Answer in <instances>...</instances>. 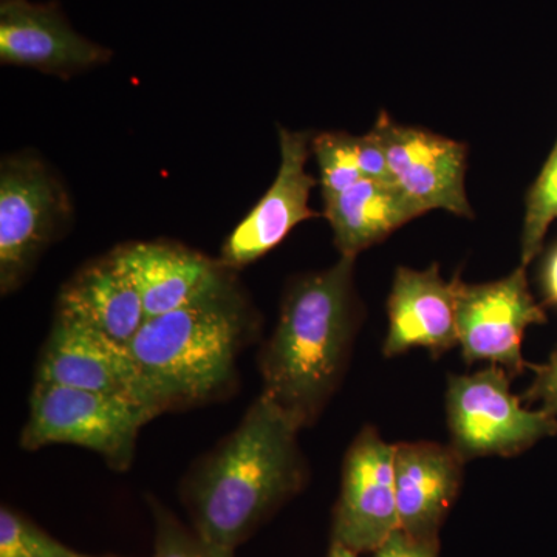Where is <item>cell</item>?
<instances>
[{"mask_svg":"<svg viewBox=\"0 0 557 557\" xmlns=\"http://www.w3.org/2000/svg\"><path fill=\"white\" fill-rule=\"evenodd\" d=\"M233 273L223 267L188 304L146 319L124 348L132 397L153 418L215 401L236 386L237 358L259 319Z\"/></svg>","mask_w":557,"mask_h":557,"instance_id":"6da1fadb","label":"cell"},{"mask_svg":"<svg viewBox=\"0 0 557 557\" xmlns=\"http://www.w3.org/2000/svg\"><path fill=\"white\" fill-rule=\"evenodd\" d=\"M300 429L260 395L239 426L197 463L186 479L194 531L220 553L236 548L309 480Z\"/></svg>","mask_w":557,"mask_h":557,"instance_id":"7a4b0ae2","label":"cell"},{"mask_svg":"<svg viewBox=\"0 0 557 557\" xmlns=\"http://www.w3.org/2000/svg\"><path fill=\"white\" fill-rule=\"evenodd\" d=\"M355 262L341 256L327 270L296 277L260 354L263 397L299 429L317 423L350 364L362 322Z\"/></svg>","mask_w":557,"mask_h":557,"instance_id":"3957f363","label":"cell"},{"mask_svg":"<svg viewBox=\"0 0 557 557\" xmlns=\"http://www.w3.org/2000/svg\"><path fill=\"white\" fill-rule=\"evenodd\" d=\"M153 420L129 395L104 394L35 381L30 417L21 446L35 450L72 445L100 454L109 467L127 471L134 461L139 431Z\"/></svg>","mask_w":557,"mask_h":557,"instance_id":"277c9868","label":"cell"},{"mask_svg":"<svg viewBox=\"0 0 557 557\" xmlns=\"http://www.w3.org/2000/svg\"><path fill=\"white\" fill-rule=\"evenodd\" d=\"M511 375L490 364L469 375H449L446 421L450 446L465 461L516 457L557 434V418L531 410L511 392Z\"/></svg>","mask_w":557,"mask_h":557,"instance_id":"5b68a950","label":"cell"},{"mask_svg":"<svg viewBox=\"0 0 557 557\" xmlns=\"http://www.w3.org/2000/svg\"><path fill=\"white\" fill-rule=\"evenodd\" d=\"M61 180L32 153L10 156L0 166V292L10 295L72 220Z\"/></svg>","mask_w":557,"mask_h":557,"instance_id":"8992f818","label":"cell"},{"mask_svg":"<svg viewBox=\"0 0 557 557\" xmlns=\"http://www.w3.org/2000/svg\"><path fill=\"white\" fill-rule=\"evenodd\" d=\"M525 269L486 284H467L457 274L458 347L467 364L490 362L511 379L531 368L523 336L531 325L545 324L547 314L531 295Z\"/></svg>","mask_w":557,"mask_h":557,"instance_id":"52a82bcc","label":"cell"},{"mask_svg":"<svg viewBox=\"0 0 557 557\" xmlns=\"http://www.w3.org/2000/svg\"><path fill=\"white\" fill-rule=\"evenodd\" d=\"M398 530L395 443L368 424L344 456L332 541L364 555L376 552Z\"/></svg>","mask_w":557,"mask_h":557,"instance_id":"ba28073f","label":"cell"},{"mask_svg":"<svg viewBox=\"0 0 557 557\" xmlns=\"http://www.w3.org/2000/svg\"><path fill=\"white\" fill-rule=\"evenodd\" d=\"M373 131L386 150L392 183L423 212L443 209L472 219L468 200V148L420 127L401 126L381 113Z\"/></svg>","mask_w":557,"mask_h":557,"instance_id":"9c48e42d","label":"cell"},{"mask_svg":"<svg viewBox=\"0 0 557 557\" xmlns=\"http://www.w3.org/2000/svg\"><path fill=\"white\" fill-rule=\"evenodd\" d=\"M311 141L310 132L278 127L281 164L276 178L223 244L219 262L226 270L251 265L276 248L299 223L319 218L309 205L311 189L317 185V178L307 171Z\"/></svg>","mask_w":557,"mask_h":557,"instance_id":"30bf717a","label":"cell"},{"mask_svg":"<svg viewBox=\"0 0 557 557\" xmlns=\"http://www.w3.org/2000/svg\"><path fill=\"white\" fill-rule=\"evenodd\" d=\"M112 51L72 27L60 3L0 0V62L70 78L108 64Z\"/></svg>","mask_w":557,"mask_h":557,"instance_id":"8fae6325","label":"cell"},{"mask_svg":"<svg viewBox=\"0 0 557 557\" xmlns=\"http://www.w3.org/2000/svg\"><path fill=\"white\" fill-rule=\"evenodd\" d=\"M386 358L424 348L432 358L458 346L457 276L445 281L437 263L426 270L399 267L387 299Z\"/></svg>","mask_w":557,"mask_h":557,"instance_id":"7c38bea8","label":"cell"},{"mask_svg":"<svg viewBox=\"0 0 557 557\" xmlns=\"http://www.w3.org/2000/svg\"><path fill=\"white\" fill-rule=\"evenodd\" d=\"M465 465L450 445L395 443L399 530L421 541H440L443 522L463 485Z\"/></svg>","mask_w":557,"mask_h":557,"instance_id":"4fadbf2b","label":"cell"},{"mask_svg":"<svg viewBox=\"0 0 557 557\" xmlns=\"http://www.w3.org/2000/svg\"><path fill=\"white\" fill-rule=\"evenodd\" d=\"M57 314L127 347L145 324L146 313L119 248L70 278L58 298Z\"/></svg>","mask_w":557,"mask_h":557,"instance_id":"5bb4252c","label":"cell"},{"mask_svg":"<svg viewBox=\"0 0 557 557\" xmlns=\"http://www.w3.org/2000/svg\"><path fill=\"white\" fill-rule=\"evenodd\" d=\"M36 381L132 397L124 348L61 314H54Z\"/></svg>","mask_w":557,"mask_h":557,"instance_id":"9a60e30c","label":"cell"},{"mask_svg":"<svg viewBox=\"0 0 557 557\" xmlns=\"http://www.w3.org/2000/svg\"><path fill=\"white\" fill-rule=\"evenodd\" d=\"M119 249L141 296L146 319L185 306L223 269L219 260L172 242H137Z\"/></svg>","mask_w":557,"mask_h":557,"instance_id":"2e32d148","label":"cell"},{"mask_svg":"<svg viewBox=\"0 0 557 557\" xmlns=\"http://www.w3.org/2000/svg\"><path fill=\"white\" fill-rule=\"evenodd\" d=\"M424 212L394 183L362 178L357 185L324 201V215L343 258L387 239L410 220Z\"/></svg>","mask_w":557,"mask_h":557,"instance_id":"e0dca14e","label":"cell"},{"mask_svg":"<svg viewBox=\"0 0 557 557\" xmlns=\"http://www.w3.org/2000/svg\"><path fill=\"white\" fill-rule=\"evenodd\" d=\"M557 220V141L549 153L544 170L531 186L527 196L525 219H523L520 260L522 267L530 265L544 247L545 236Z\"/></svg>","mask_w":557,"mask_h":557,"instance_id":"ac0fdd59","label":"cell"},{"mask_svg":"<svg viewBox=\"0 0 557 557\" xmlns=\"http://www.w3.org/2000/svg\"><path fill=\"white\" fill-rule=\"evenodd\" d=\"M311 153L321 172L322 197L333 199L362 180L358 163L357 137L346 132H322L313 135Z\"/></svg>","mask_w":557,"mask_h":557,"instance_id":"d6986e66","label":"cell"},{"mask_svg":"<svg viewBox=\"0 0 557 557\" xmlns=\"http://www.w3.org/2000/svg\"><path fill=\"white\" fill-rule=\"evenodd\" d=\"M0 557H78L10 507L0 509Z\"/></svg>","mask_w":557,"mask_h":557,"instance_id":"ffe728a7","label":"cell"},{"mask_svg":"<svg viewBox=\"0 0 557 557\" xmlns=\"http://www.w3.org/2000/svg\"><path fill=\"white\" fill-rule=\"evenodd\" d=\"M150 509L156 523L153 557H233L214 552L196 531L182 525L159 502H150Z\"/></svg>","mask_w":557,"mask_h":557,"instance_id":"44dd1931","label":"cell"},{"mask_svg":"<svg viewBox=\"0 0 557 557\" xmlns=\"http://www.w3.org/2000/svg\"><path fill=\"white\" fill-rule=\"evenodd\" d=\"M358 163L362 178L391 182L386 150L375 131L357 137Z\"/></svg>","mask_w":557,"mask_h":557,"instance_id":"7402d4cb","label":"cell"},{"mask_svg":"<svg viewBox=\"0 0 557 557\" xmlns=\"http://www.w3.org/2000/svg\"><path fill=\"white\" fill-rule=\"evenodd\" d=\"M522 401L541 403L542 409L557 418V347L548 361L536 368V376Z\"/></svg>","mask_w":557,"mask_h":557,"instance_id":"603a6c76","label":"cell"},{"mask_svg":"<svg viewBox=\"0 0 557 557\" xmlns=\"http://www.w3.org/2000/svg\"><path fill=\"white\" fill-rule=\"evenodd\" d=\"M372 557H440V541H421L398 530Z\"/></svg>","mask_w":557,"mask_h":557,"instance_id":"cb8c5ba5","label":"cell"},{"mask_svg":"<svg viewBox=\"0 0 557 557\" xmlns=\"http://www.w3.org/2000/svg\"><path fill=\"white\" fill-rule=\"evenodd\" d=\"M542 289L545 299L557 306V245L548 252L542 267Z\"/></svg>","mask_w":557,"mask_h":557,"instance_id":"d4e9b609","label":"cell"},{"mask_svg":"<svg viewBox=\"0 0 557 557\" xmlns=\"http://www.w3.org/2000/svg\"><path fill=\"white\" fill-rule=\"evenodd\" d=\"M327 557H361V555L354 552V549L347 548L346 545L339 544V542L332 541Z\"/></svg>","mask_w":557,"mask_h":557,"instance_id":"484cf974","label":"cell"},{"mask_svg":"<svg viewBox=\"0 0 557 557\" xmlns=\"http://www.w3.org/2000/svg\"><path fill=\"white\" fill-rule=\"evenodd\" d=\"M78 557H98V556L79 555V553H78Z\"/></svg>","mask_w":557,"mask_h":557,"instance_id":"4316f807","label":"cell"}]
</instances>
